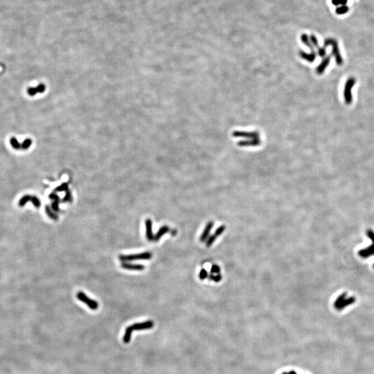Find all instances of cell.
I'll use <instances>...</instances> for the list:
<instances>
[{
	"label": "cell",
	"mask_w": 374,
	"mask_h": 374,
	"mask_svg": "<svg viewBox=\"0 0 374 374\" xmlns=\"http://www.w3.org/2000/svg\"><path fill=\"white\" fill-rule=\"evenodd\" d=\"M169 232V228L167 226H163V227H160L158 232H157V234L154 236V241H155V242L159 241V239L162 238V236H164L165 234H166V233Z\"/></svg>",
	"instance_id": "15"
},
{
	"label": "cell",
	"mask_w": 374,
	"mask_h": 374,
	"mask_svg": "<svg viewBox=\"0 0 374 374\" xmlns=\"http://www.w3.org/2000/svg\"><path fill=\"white\" fill-rule=\"evenodd\" d=\"M132 331H142L146 329H150L154 327V322L153 321H146L142 323L134 324L132 326H130Z\"/></svg>",
	"instance_id": "8"
},
{
	"label": "cell",
	"mask_w": 374,
	"mask_h": 374,
	"mask_svg": "<svg viewBox=\"0 0 374 374\" xmlns=\"http://www.w3.org/2000/svg\"><path fill=\"white\" fill-rule=\"evenodd\" d=\"M132 332H133L132 329L130 328V327H128L126 328L125 333H124V335H123V341L125 343V344H128V343L130 342V339H131V336H132Z\"/></svg>",
	"instance_id": "17"
},
{
	"label": "cell",
	"mask_w": 374,
	"mask_h": 374,
	"mask_svg": "<svg viewBox=\"0 0 374 374\" xmlns=\"http://www.w3.org/2000/svg\"><path fill=\"white\" fill-rule=\"evenodd\" d=\"M219 271H220V270L218 268V267L215 266V265L212 267V272H218Z\"/></svg>",
	"instance_id": "35"
},
{
	"label": "cell",
	"mask_w": 374,
	"mask_h": 374,
	"mask_svg": "<svg viewBox=\"0 0 374 374\" xmlns=\"http://www.w3.org/2000/svg\"><path fill=\"white\" fill-rule=\"evenodd\" d=\"M49 198L51 200H53V201H57V202H59L60 201V198L56 193H51L49 195Z\"/></svg>",
	"instance_id": "30"
},
{
	"label": "cell",
	"mask_w": 374,
	"mask_h": 374,
	"mask_svg": "<svg viewBox=\"0 0 374 374\" xmlns=\"http://www.w3.org/2000/svg\"><path fill=\"white\" fill-rule=\"evenodd\" d=\"M310 40L311 43L313 44V45L314 47L316 48L317 49V53L319 55V56H320L321 58H324L326 56V53H327V51H326V49H324V47H321L320 46V44L318 43V41L317 37H315L314 35H311L310 37Z\"/></svg>",
	"instance_id": "9"
},
{
	"label": "cell",
	"mask_w": 374,
	"mask_h": 374,
	"mask_svg": "<svg viewBox=\"0 0 374 374\" xmlns=\"http://www.w3.org/2000/svg\"><path fill=\"white\" fill-rule=\"evenodd\" d=\"M356 80L355 78L351 77L346 81L344 88V98L346 105H351L353 102L352 89L354 87Z\"/></svg>",
	"instance_id": "2"
},
{
	"label": "cell",
	"mask_w": 374,
	"mask_h": 374,
	"mask_svg": "<svg viewBox=\"0 0 374 374\" xmlns=\"http://www.w3.org/2000/svg\"><path fill=\"white\" fill-rule=\"evenodd\" d=\"M51 207H52V209L54 211H60V209H59V202H57V201H53V202L51 204Z\"/></svg>",
	"instance_id": "28"
},
{
	"label": "cell",
	"mask_w": 374,
	"mask_h": 374,
	"mask_svg": "<svg viewBox=\"0 0 374 374\" xmlns=\"http://www.w3.org/2000/svg\"><path fill=\"white\" fill-rule=\"evenodd\" d=\"M349 8L346 5L341 6H339V7H338L337 8H336L335 13H337L338 15H344L349 11Z\"/></svg>",
	"instance_id": "21"
},
{
	"label": "cell",
	"mask_w": 374,
	"mask_h": 374,
	"mask_svg": "<svg viewBox=\"0 0 374 374\" xmlns=\"http://www.w3.org/2000/svg\"><path fill=\"white\" fill-rule=\"evenodd\" d=\"M31 198H32L31 195H25V196H23L21 199H20V200L19 201V205L20 206V207H23V206H25L29 201L31 200Z\"/></svg>",
	"instance_id": "22"
},
{
	"label": "cell",
	"mask_w": 374,
	"mask_h": 374,
	"mask_svg": "<svg viewBox=\"0 0 374 374\" xmlns=\"http://www.w3.org/2000/svg\"><path fill=\"white\" fill-rule=\"evenodd\" d=\"M328 46H332V55L334 56L336 63L340 66L343 64V58L339 49L338 44L337 40L333 38H327L324 40L323 47L326 49Z\"/></svg>",
	"instance_id": "1"
},
{
	"label": "cell",
	"mask_w": 374,
	"mask_h": 374,
	"mask_svg": "<svg viewBox=\"0 0 374 374\" xmlns=\"http://www.w3.org/2000/svg\"><path fill=\"white\" fill-rule=\"evenodd\" d=\"M76 297H77V299L78 300L82 301V302L84 303L85 304H86L91 310H96L98 309V304L97 301H96L95 300H93V299H92L89 298L86 294H85L84 293H83V292H79V293H78L76 294Z\"/></svg>",
	"instance_id": "6"
},
{
	"label": "cell",
	"mask_w": 374,
	"mask_h": 374,
	"mask_svg": "<svg viewBox=\"0 0 374 374\" xmlns=\"http://www.w3.org/2000/svg\"><path fill=\"white\" fill-rule=\"evenodd\" d=\"M45 212H46L47 215L49 216L51 219L54 220H57L58 218V215L55 214V213L52 210H51V209L49 207V206H46L45 207Z\"/></svg>",
	"instance_id": "20"
},
{
	"label": "cell",
	"mask_w": 374,
	"mask_h": 374,
	"mask_svg": "<svg viewBox=\"0 0 374 374\" xmlns=\"http://www.w3.org/2000/svg\"><path fill=\"white\" fill-rule=\"evenodd\" d=\"M31 202H32L34 207H36V208H39L40 207V201L36 196H32Z\"/></svg>",
	"instance_id": "24"
},
{
	"label": "cell",
	"mask_w": 374,
	"mask_h": 374,
	"mask_svg": "<svg viewBox=\"0 0 374 374\" xmlns=\"http://www.w3.org/2000/svg\"><path fill=\"white\" fill-rule=\"evenodd\" d=\"M32 140L31 139L27 138L23 141V142L21 143V148L23 150H27L31 146Z\"/></svg>",
	"instance_id": "23"
},
{
	"label": "cell",
	"mask_w": 374,
	"mask_h": 374,
	"mask_svg": "<svg viewBox=\"0 0 374 374\" xmlns=\"http://www.w3.org/2000/svg\"><path fill=\"white\" fill-rule=\"evenodd\" d=\"M36 90H37V92H39V93H42V92H44V90H45V87H44V85L43 84H40L36 87Z\"/></svg>",
	"instance_id": "32"
},
{
	"label": "cell",
	"mask_w": 374,
	"mask_h": 374,
	"mask_svg": "<svg viewBox=\"0 0 374 374\" xmlns=\"http://www.w3.org/2000/svg\"><path fill=\"white\" fill-rule=\"evenodd\" d=\"M301 42H302L305 44V45L309 48V49L311 50V52H313V53L315 52V49H314L315 47H313V44L311 43L309 37H308V36L306 35V34H302V35L301 36Z\"/></svg>",
	"instance_id": "16"
},
{
	"label": "cell",
	"mask_w": 374,
	"mask_h": 374,
	"mask_svg": "<svg viewBox=\"0 0 374 374\" xmlns=\"http://www.w3.org/2000/svg\"><path fill=\"white\" fill-rule=\"evenodd\" d=\"M366 234H367V236H368V237L369 238H371V240L372 241V244H371V245L368 247V248L360 249L359 251V252H358L359 256H361L363 259H366L371 256L374 255V232L371 230V229H368V230H367V232H366ZM373 267H374V265H373Z\"/></svg>",
	"instance_id": "4"
},
{
	"label": "cell",
	"mask_w": 374,
	"mask_h": 374,
	"mask_svg": "<svg viewBox=\"0 0 374 374\" xmlns=\"http://www.w3.org/2000/svg\"><path fill=\"white\" fill-rule=\"evenodd\" d=\"M146 226V238L150 241H154V235L153 233V222L151 219L148 218L145 221Z\"/></svg>",
	"instance_id": "12"
},
{
	"label": "cell",
	"mask_w": 374,
	"mask_h": 374,
	"mask_svg": "<svg viewBox=\"0 0 374 374\" xmlns=\"http://www.w3.org/2000/svg\"><path fill=\"white\" fill-rule=\"evenodd\" d=\"M331 60V56H327L323 58V60L321 62L320 65H318L316 68V72L318 75H321L325 71L326 69L330 64V62Z\"/></svg>",
	"instance_id": "11"
},
{
	"label": "cell",
	"mask_w": 374,
	"mask_h": 374,
	"mask_svg": "<svg viewBox=\"0 0 374 374\" xmlns=\"http://www.w3.org/2000/svg\"><path fill=\"white\" fill-rule=\"evenodd\" d=\"M259 132L256 131L254 132H246V131H234L232 132V136L234 137H243L248 139H259Z\"/></svg>",
	"instance_id": "7"
},
{
	"label": "cell",
	"mask_w": 374,
	"mask_h": 374,
	"mask_svg": "<svg viewBox=\"0 0 374 374\" xmlns=\"http://www.w3.org/2000/svg\"><path fill=\"white\" fill-rule=\"evenodd\" d=\"M152 258V254L149 252H145L143 253L136 254H128V255H120L119 259L122 262H128L132 260H150Z\"/></svg>",
	"instance_id": "3"
},
{
	"label": "cell",
	"mask_w": 374,
	"mask_h": 374,
	"mask_svg": "<svg viewBox=\"0 0 374 374\" xmlns=\"http://www.w3.org/2000/svg\"><path fill=\"white\" fill-rule=\"evenodd\" d=\"M67 190H68V184L67 183H64L63 184H61L60 186L57 187L55 191H56V192H62V191H65Z\"/></svg>",
	"instance_id": "25"
},
{
	"label": "cell",
	"mask_w": 374,
	"mask_h": 374,
	"mask_svg": "<svg viewBox=\"0 0 374 374\" xmlns=\"http://www.w3.org/2000/svg\"><path fill=\"white\" fill-rule=\"evenodd\" d=\"M332 4L334 6H338L340 4V0H332Z\"/></svg>",
	"instance_id": "34"
},
{
	"label": "cell",
	"mask_w": 374,
	"mask_h": 374,
	"mask_svg": "<svg viewBox=\"0 0 374 374\" xmlns=\"http://www.w3.org/2000/svg\"><path fill=\"white\" fill-rule=\"evenodd\" d=\"M212 227H213V223L211 222L208 223L207 225V227H206V228L204 229V231L203 232V234H202V235L201 236V238H200V240H201L202 242L204 241L205 240L207 239V238L208 237V235L209 234V232H210V230H211V229L212 228Z\"/></svg>",
	"instance_id": "18"
},
{
	"label": "cell",
	"mask_w": 374,
	"mask_h": 374,
	"mask_svg": "<svg viewBox=\"0 0 374 374\" xmlns=\"http://www.w3.org/2000/svg\"><path fill=\"white\" fill-rule=\"evenodd\" d=\"M288 374H297V373L295 371H291L288 373Z\"/></svg>",
	"instance_id": "37"
},
{
	"label": "cell",
	"mask_w": 374,
	"mask_h": 374,
	"mask_svg": "<svg viewBox=\"0 0 374 374\" xmlns=\"http://www.w3.org/2000/svg\"><path fill=\"white\" fill-rule=\"evenodd\" d=\"M282 374H288V373H286V372H283V373H282Z\"/></svg>",
	"instance_id": "38"
},
{
	"label": "cell",
	"mask_w": 374,
	"mask_h": 374,
	"mask_svg": "<svg viewBox=\"0 0 374 374\" xmlns=\"http://www.w3.org/2000/svg\"><path fill=\"white\" fill-rule=\"evenodd\" d=\"M261 142L260 139H250V140H244V141H240L238 142V146L241 147H255L260 145Z\"/></svg>",
	"instance_id": "13"
},
{
	"label": "cell",
	"mask_w": 374,
	"mask_h": 374,
	"mask_svg": "<svg viewBox=\"0 0 374 374\" xmlns=\"http://www.w3.org/2000/svg\"><path fill=\"white\" fill-rule=\"evenodd\" d=\"M348 0H340V4L342 6H345L347 4Z\"/></svg>",
	"instance_id": "36"
},
{
	"label": "cell",
	"mask_w": 374,
	"mask_h": 374,
	"mask_svg": "<svg viewBox=\"0 0 374 374\" xmlns=\"http://www.w3.org/2000/svg\"><path fill=\"white\" fill-rule=\"evenodd\" d=\"M27 93L31 97H33V96H35L37 93V90H36V87H29L28 90H27Z\"/></svg>",
	"instance_id": "27"
},
{
	"label": "cell",
	"mask_w": 374,
	"mask_h": 374,
	"mask_svg": "<svg viewBox=\"0 0 374 374\" xmlns=\"http://www.w3.org/2000/svg\"><path fill=\"white\" fill-rule=\"evenodd\" d=\"M346 294L343 293L339 296L334 303V306L338 310H342L346 306H349L355 302V299L354 297H349L346 299Z\"/></svg>",
	"instance_id": "5"
},
{
	"label": "cell",
	"mask_w": 374,
	"mask_h": 374,
	"mask_svg": "<svg viewBox=\"0 0 374 374\" xmlns=\"http://www.w3.org/2000/svg\"><path fill=\"white\" fill-rule=\"evenodd\" d=\"M72 200V197H71V192L70 191H66V193H65L64 197L63 198V202H71Z\"/></svg>",
	"instance_id": "26"
},
{
	"label": "cell",
	"mask_w": 374,
	"mask_h": 374,
	"mask_svg": "<svg viewBox=\"0 0 374 374\" xmlns=\"http://www.w3.org/2000/svg\"><path fill=\"white\" fill-rule=\"evenodd\" d=\"M121 266L123 269L132 271H142L145 269V266L142 264H133L128 262H122Z\"/></svg>",
	"instance_id": "10"
},
{
	"label": "cell",
	"mask_w": 374,
	"mask_h": 374,
	"mask_svg": "<svg viewBox=\"0 0 374 374\" xmlns=\"http://www.w3.org/2000/svg\"><path fill=\"white\" fill-rule=\"evenodd\" d=\"M215 238H216V236H215V235L210 236V237H209V238L208 239V241H207V245L208 247L210 246V245L212 244V243L214 242V241H215Z\"/></svg>",
	"instance_id": "31"
},
{
	"label": "cell",
	"mask_w": 374,
	"mask_h": 374,
	"mask_svg": "<svg viewBox=\"0 0 374 374\" xmlns=\"http://www.w3.org/2000/svg\"><path fill=\"white\" fill-rule=\"evenodd\" d=\"M10 144H11L13 148L15 150H20L21 149V143L19 142L18 139L15 137H12L10 139Z\"/></svg>",
	"instance_id": "19"
},
{
	"label": "cell",
	"mask_w": 374,
	"mask_h": 374,
	"mask_svg": "<svg viewBox=\"0 0 374 374\" xmlns=\"http://www.w3.org/2000/svg\"><path fill=\"white\" fill-rule=\"evenodd\" d=\"M207 272H206V271H205L204 270H201V272H200V279H205L206 277H207Z\"/></svg>",
	"instance_id": "33"
},
{
	"label": "cell",
	"mask_w": 374,
	"mask_h": 374,
	"mask_svg": "<svg viewBox=\"0 0 374 374\" xmlns=\"http://www.w3.org/2000/svg\"><path fill=\"white\" fill-rule=\"evenodd\" d=\"M225 226H221V227H220L218 229H217V230L215 231V233L214 235L216 236V237H217V236H218L219 235H220L222 234L223 231L225 230Z\"/></svg>",
	"instance_id": "29"
},
{
	"label": "cell",
	"mask_w": 374,
	"mask_h": 374,
	"mask_svg": "<svg viewBox=\"0 0 374 374\" xmlns=\"http://www.w3.org/2000/svg\"><path fill=\"white\" fill-rule=\"evenodd\" d=\"M299 56L302 58V59L309 62V63H313L315 60V58H316V53L315 52H311L310 53H308L305 52L304 51H299Z\"/></svg>",
	"instance_id": "14"
}]
</instances>
